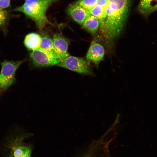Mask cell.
<instances>
[{
	"label": "cell",
	"instance_id": "cell-13",
	"mask_svg": "<svg viewBox=\"0 0 157 157\" xmlns=\"http://www.w3.org/2000/svg\"><path fill=\"white\" fill-rule=\"evenodd\" d=\"M40 48L46 52L55 56L54 52L53 39L49 36L45 35L41 36Z\"/></svg>",
	"mask_w": 157,
	"mask_h": 157
},
{
	"label": "cell",
	"instance_id": "cell-2",
	"mask_svg": "<svg viewBox=\"0 0 157 157\" xmlns=\"http://www.w3.org/2000/svg\"><path fill=\"white\" fill-rule=\"evenodd\" d=\"M58 0H25L24 4L14 11L21 12L33 20L40 31L47 24H51L46 15L49 7Z\"/></svg>",
	"mask_w": 157,
	"mask_h": 157
},
{
	"label": "cell",
	"instance_id": "cell-10",
	"mask_svg": "<svg viewBox=\"0 0 157 157\" xmlns=\"http://www.w3.org/2000/svg\"><path fill=\"white\" fill-rule=\"evenodd\" d=\"M90 13L96 17L99 23V28L101 33L104 30L106 19V10L99 4L88 10Z\"/></svg>",
	"mask_w": 157,
	"mask_h": 157
},
{
	"label": "cell",
	"instance_id": "cell-9",
	"mask_svg": "<svg viewBox=\"0 0 157 157\" xmlns=\"http://www.w3.org/2000/svg\"><path fill=\"white\" fill-rule=\"evenodd\" d=\"M41 40V36L37 33H32L26 36L24 44L28 49L33 51L40 48Z\"/></svg>",
	"mask_w": 157,
	"mask_h": 157
},
{
	"label": "cell",
	"instance_id": "cell-16",
	"mask_svg": "<svg viewBox=\"0 0 157 157\" xmlns=\"http://www.w3.org/2000/svg\"><path fill=\"white\" fill-rule=\"evenodd\" d=\"M8 17L7 11L0 8V27L3 26L5 24Z\"/></svg>",
	"mask_w": 157,
	"mask_h": 157
},
{
	"label": "cell",
	"instance_id": "cell-3",
	"mask_svg": "<svg viewBox=\"0 0 157 157\" xmlns=\"http://www.w3.org/2000/svg\"><path fill=\"white\" fill-rule=\"evenodd\" d=\"M23 60L17 61L5 60L1 63L0 85L1 88L6 89L13 84L15 81L16 70Z\"/></svg>",
	"mask_w": 157,
	"mask_h": 157
},
{
	"label": "cell",
	"instance_id": "cell-21",
	"mask_svg": "<svg viewBox=\"0 0 157 157\" xmlns=\"http://www.w3.org/2000/svg\"><path fill=\"white\" fill-rule=\"evenodd\" d=\"M1 86H0V89H1Z\"/></svg>",
	"mask_w": 157,
	"mask_h": 157
},
{
	"label": "cell",
	"instance_id": "cell-1",
	"mask_svg": "<svg viewBox=\"0 0 157 157\" xmlns=\"http://www.w3.org/2000/svg\"><path fill=\"white\" fill-rule=\"evenodd\" d=\"M106 19L101 33L107 42L112 41L122 31L127 19L130 0H107Z\"/></svg>",
	"mask_w": 157,
	"mask_h": 157
},
{
	"label": "cell",
	"instance_id": "cell-20",
	"mask_svg": "<svg viewBox=\"0 0 157 157\" xmlns=\"http://www.w3.org/2000/svg\"><path fill=\"white\" fill-rule=\"evenodd\" d=\"M157 10V3L150 10L149 12V15L151 13Z\"/></svg>",
	"mask_w": 157,
	"mask_h": 157
},
{
	"label": "cell",
	"instance_id": "cell-17",
	"mask_svg": "<svg viewBox=\"0 0 157 157\" xmlns=\"http://www.w3.org/2000/svg\"><path fill=\"white\" fill-rule=\"evenodd\" d=\"M10 0H0V8L4 9L10 7Z\"/></svg>",
	"mask_w": 157,
	"mask_h": 157
},
{
	"label": "cell",
	"instance_id": "cell-7",
	"mask_svg": "<svg viewBox=\"0 0 157 157\" xmlns=\"http://www.w3.org/2000/svg\"><path fill=\"white\" fill-rule=\"evenodd\" d=\"M67 13L74 21L81 25H82L90 14L88 10L79 4L77 1L70 4L68 6Z\"/></svg>",
	"mask_w": 157,
	"mask_h": 157
},
{
	"label": "cell",
	"instance_id": "cell-4",
	"mask_svg": "<svg viewBox=\"0 0 157 157\" xmlns=\"http://www.w3.org/2000/svg\"><path fill=\"white\" fill-rule=\"evenodd\" d=\"M57 65L80 74H93L88 62L82 58L69 56L61 60Z\"/></svg>",
	"mask_w": 157,
	"mask_h": 157
},
{
	"label": "cell",
	"instance_id": "cell-15",
	"mask_svg": "<svg viewBox=\"0 0 157 157\" xmlns=\"http://www.w3.org/2000/svg\"><path fill=\"white\" fill-rule=\"evenodd\" d=\"M98 0H79L77 2L88 10L96 6Z\"/></svg>",
	"mask_w": 157,
	"mask_h": 157
},
{
	"label": "cell",
	"instance_id": "cell-8",
	"mask_svg": "<svg viewBox=\"0 0 157 157\" xmlns=\"http://www.w3.org/2000/svg\"><path fill=\"white\" fill-rule=\"evenodd\" d=\"M104 54V49L102 45L97 43H93L88 49L86 58L88 60L98 64L103 59Z\"/></svg>",
	"mask_w": 157,
	"mask_h": 157
},
{
	"label": "cell",
	"instance_id": "cell-12",
	"mask_svg": "<svg viewBox=\"0 0 157 157\" xmlns=\"http://www.w3.org/2000/svg\"><path fill=\"white\" fill-rule=\"evenodd\" d=\"M13 157H31L30 148L22 144L16 143L12 147Z\"/></svg>",
	"mask_w": 157,
	"mask_h": 157
},
{
	"label": "cell",
	"instance_id": "cell-18",
	"mask_svg": "<svg viewBox=\"0 0 157 157\" xmlns=\"http://www.w3.org/2000/svg\"><path fill=\"white\" fill-rule=\"evenodd\" d=\"M108 3L107 0H98L97 4L101 6L106 10Z\"/></svg>",
	"mask_w": 157,
	"mask_h": 157
},
{
	"label": "cell",
	"instance_id": "cell-11",
	"mask_svg": "<svg viewBox=\"0 0 157 157\" xmlns=\"http://www.w3.org/2000/svg\"><path fill=\"white\" fill-rule=\"evenodd\" d=\"M83 27L92 34H95L99 28V23L98 19L90 14L82 25Z\"/></svg>",
	"mask_w": 157,
	"mask_h": 157
},
{
	"label": "cell",
	"instance_id": "cell-19",
	"mask_svg": "<svg viewBox=\"0 0 157 157\" xmlns=\"http://www.w3.org/2000/svg\"><path fill=\"white\" fill-rule=\"evenodd\" d=\"M94 154V151L90 149L83 157H93Z\"/></svg>",
	"mask_w": 157,
	"mask_h": 157
},
{
	"label": "cell",
	"instance_id": "cell-6",
	"mask_svg": "<svg viewBox=\"0 0 157 157\" xmlns=\"http://www.w3.org/2000/svg\"><path fill=\"white\" fill-rule=\"evenodd\" d=\"M54 54L61 60L69 56L68 52L69 41L62 35L56 33L53 38Z\"/></svg>",
	"mask_w": 157,
	"mask_h": 157
},
{
	"label": "cell",
	"instance_id": "cell-14",
	"mask_svg": "<svg viewBox=\"0 0 157 157\" xmlns=\"http://www.w3.org/2000/svg\"><path fill=\"white\" fill-rule=\"evenodd\" d=\"M157 3V0H140L138 9L142 14L149 15L150 10Z\"/></svg>",
	"mask_w": 157,
	"mask_h": 157
},
{
	"label": "cell",
	"instance_id": "cell-5",
	"mask_svg": "<svg viewBox=\"0 0 157 157\" xmlns=\"http://www.w3.org/2000/svg\"><path fill=\"white\" fill-rule=\"evenodd\" d=\"M33 65L37 67L57 65L61 60L49 54L40 48L33 51L30 53Z\"/></svg>",
	"mask_w": 157,
	"mask_h": 157
}]
</instances>
